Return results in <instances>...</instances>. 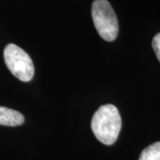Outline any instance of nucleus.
<instances>
[{
	"label": "nucleus",
	"instance_id": "1",
	"mask_svg": "<svg viewBox=\"0 0 160 160\" xmlns=\"http://www.w3.org/2000/svg\"><path fill=\"white\" fill-rule=\"evenodd\" d=\"M92 130L98 141L112 145L119 135L122 119L118 108L112 104L101 106L92 118Z\"/></svg>",
	"mask_w": 160,
	"mask_h": 160
},
{
	"label": "nucleus",
	"instance_id": "2",
	"mask_svg": "<svg viewBox=\"0 0 160 160\" xmlns=\"http://www.w3.org/2000/svg\"><path fill=\"white\" fill-rule=\"evenodd\" d=\"M92 17L99 35L109 42L114 41L118 34V22L108 0H94L92 5Z\"/></svg>",
	"mask_w": 160,
	"mask_h": 160
},
{
	"label": "nucleus",
	"instance_id": "3",
	"mask_svg": "<svg viewBox=\"0 0 160 160\" xmlns=\"http://www.w3.org/2000/svg\"><path fill=\"white\" fill-rule=\"evenodd\" d=\"M4 59L6 67L23 82H29L34 76L35 69L33 62L29 55L14 44H9L4 50Z\"/></svg>",
	"mask_w": 160,
	"mask_h": 160
},
{
	"label": "nucleus",
	"instance_id": "4",
	"mask_svg": "<svg viewBox=\"0 0 160 160\" xmlns=\"http://www.w3.org/2000/svg\"><path fill=\"white\" fill-rule=\"evenodd\" d=\"M24 123L23 115L14 109L0 106V125L6 126H21Z\"/></svg>",
	"mask_w": 160,
	"mask_h": 160
},
{
	"label": "nucleus",
	"instance_id": "5",
	"mask_svg": "<svg viewBox=\"0 0 160 160\" xmlns=\"http://www.w3.org/2000/svg\"><path fill=\"white\" fill-rule=\"evenodd\" d=\"M139 160H160V142L153 143L143 149Z\"/></svg>",
	"mask_w": 160,
	"mask_h": 160
},
{
	"label": "nucleus",
	"instance_id": "6",
	"mask_svg": "<svg viewBox=\"0 0 160 160\" xmlns=\"http://www.w3.org/2000/svg\"><path fill=\"white\" fill-rule=\"evenodd\" d=\"M152 47L154 49L155 53L158 57V60L160 62V33L157 34L152 40Z\"/></svg>",
	"mask_w": 160,
	"mask_h": 160
}]
</instances>
